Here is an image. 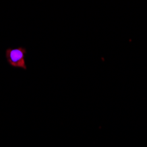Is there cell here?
Masks as SVG:
<instances>
[{
	"mask_svg": "<svg viewBox=\"0 0 147 147\" xmlns=\"http://www.w3.org/2000/svg\"><path fill=\"white\" fill-rule=\"evenodd\" d=\"M26 49L24 47H18L13 49H7L5 50V57L7 63L14 68H20L23 70H26Z\"/></svg>",
	"mask_w": 147,
	"mask_h": 147,
	"instance_id": "6da1fadb",
	"label": "cell"
}]
</instances>
